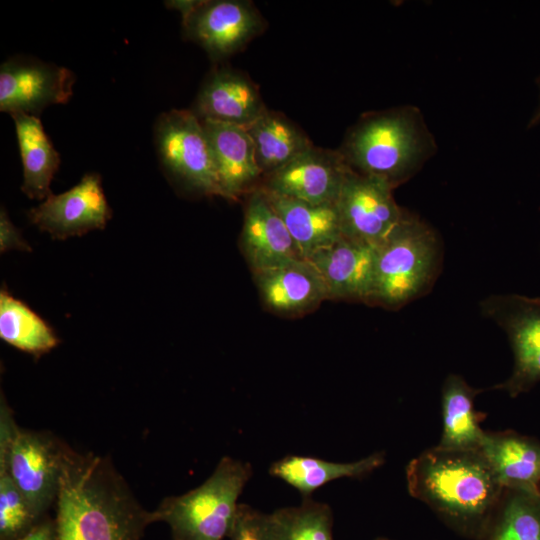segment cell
<instances>
[{
    "label": "cell",
    "instance_id": "cb8c5ba5",
    "mask_svg": "<svg viewBox=\"0 0 540 540\" xmlns=\"http://www.w3.org/2000/svg\"><path fill=\"white\" fill-rule=\"evenodd\" d=\"M262 176L285 166L313 146L307 134L284 114L268 108L248 127Z\"/></svg>",
    "mask_w": 540,
    "mask_h": 540
},
{
    "label": "cell",
    "instance_id": "1f68e13d",
    "mask_svg": "<svg viewBox=\"0 0 540 540\" xmlns=\"http://www.w3.org/2000/svg\"><path fill=\"white\" fill-rule=\"evenodd\" d=\"M199 2L200 1L198 0H173L166 1L165 4L166 6L177 10L183 18L193 11Z\"/></svg>",
    "mask_w": 540,
    "mask_h": 540
},
{
    "label": "cell",
    "instance_id": "5bb4252c",
    "mask_svg": "<svg viewBox=\"0 0 540 540\" xmlns=\"http://www.w3.org/2000/svg\"><path fill=\"white\" fill-rule=\"evenodd\" d=\"M240 246L253 273L303 259L282 218L259 187L247 194Z\"/></svg>",
    "mask_w": 540,
    "mask_h": 540
},
{
    "label": "cell",
    "instance_id": "d6a6232c",
    "mask_svg": "<svg viewBox=\"0 0 540 540\" xmlns=\"http://www.w3.org/2000/svg\"><path fill=\"white\" fill-rule=\"evenodd\" d=\"M536 83L539 90L538 103L534 112L531 115L530 120L528 121V124H527L528 129L534 128L540 124V75L538 76Z\"/></svg>",
    "mask_w": 540,
    "mask_h": 540
},
{
    "label": "cell",
    "instance_id": "f1b7e54d",
    "mask_svg": "<svg viewBox=\"0 0 540 540\" xmlns=\"http://www.w3.org/2000/svg\"><path fill=\"white\" fill-rule=\"evenodd\" d=\"M228 540H275L271 513L240 503Z\"/></svg>",
    "mask_w": 540,
    "mask_h": 540
},
{
    "label": "cell",
    "instance_id": "4fadbf2b",
    "mask_svg": "<svg viewBox=\"0 0 540 540\" xmlns=\"http://www.w3.org/2000/svg\"><path fill=\"white\" fill-rule=\"evenodd\" d=\"M111 216L101 177L96 173L85 174L77 185L64 193L51 194L28 212L31 223L61 240L103 229Z\"/></svg>",
    "mask_w": 540,
    "mask_h": 540
},
{
    "label": "cell",
    "instance_id": "44dd1931",
    "mask_svg": "<svg viewBox=\"0 0 540 540\" xmlns=\"http://www.w3.org/2000/svg\"><path fill=\"white\" fill-rule=\"evenodd\" d=\"M265 194L285 223L303 259L308 260L343 236L335 204L314 205Z\"/></svg>",
    "mask_w": 540,
    "mask_h": 540
},
{
    "label": "cell",
    "instance_id": "8992f818",
    "mask_svg": "<svg viewBox=\"0 0 540 540\" xmlns=\"http://www.w3.org/2000/svg\"><path fill=\"white\" fill-rule=\"evenodd\" d=\"M67 444L50 432L20 427L0 400V467L10 475L39 520L56 503Z\"/></svg>",
    "mask_w": 540,
    "mask_h": 540
},
{
    "label": "cell",
    "instance_id": "7402d4cb",
    "mask_svg": "<svg viewBox=\"0 0 540 540\" xmlns=\"http://www.w3.org/2000/svg\"><path fill=\"white\" fill-rule=\"evenodd\" d=\"M481 392L459 375L450 374L442 386V435L439 448L479 450L485 435L480 423L486 414L475 409V397Z\"/></svg>",
    "mask_w": 540,
    "mask_h": 540
},
{
    "label": "cell",
    "instance_id": "8fae6325",
    "mask_svg": "<svg viewBox=\"0 0 540 540\" xmlns=\"http://www.w3.org/2000/svg\"><path fill=\"white\" fill-rule=\"evenodd\" d=\"M75 81L68 68L31 57L10 58L0 67V110L38 116L50 105L67 103Z\"/></svg>",
    "mask_w": 540,
    "mask_h": 540
},
{
    "label": "cell",
    "instance_id": "2e32d148",
    "mask_svg": "<svg viewBox=\"0 0 540 540\" xmlns=\"http://www.w3.org/2000/svg\"><path fill=\"white\" fill-rule=\"evenodd\" d=\"M308 261L320 274L328 300L367 303L373 280L374 246L342 236Z\"/></svg>",
    "mask_w": 540,
    "mask_h": 540
},
{
    "label": "cell",
    "instance_id": "e0dca14e",
    "mask_svg": "<svg viewBox=\"0 0 540 540\" xmlns=\"http://www.w3.org/2000/svg\"><path fill=\"white\" fill-rule=\"evenodd\" d=\"M211 147L222 197L236 200L262 181L252 140L241 126L201 120Z\"/></svg>",
    "mask_w": 540,
    "mask_h": 540
},
{
    "label": "cell",
    "instance_id": "3957f363",
    "mask_svg": "<svg viewBox=\"0 0 540 540\" xmlns=\"http://www.w3.org/2000/svg\"><path fill=\"white\" fill-rule=\"evenodd\" d=\"M337 150L352 171L396 188L421 170L437 145L421 111L403 105L363 114Z\"/></svg>",
    "mask_w": 540,
    "mask_h": 540
},
{
    "label": "cell",
    "instance_id": "603a6c76",
    "mask_svg": "<svg viewBox=\"0 0 540 540\" xmlns=\"http://www.w3.org/2000/svg\"><path fill=\"white\" fill-rule=\"evenodd\" d=\"M23 165L22 191L30 199H46L52 194L51 181L60 166V155L50 142L37 116L11 115Z\"/></svg>",
    "mask_w": 540,
    "mask_h": 540
},
{
    "label": "cell",
    "instance_id": "4316f807",
    "mask_svg": "<svg viewBox=\"0 0 540 540\" xmlns=\"http://www.w3.org/2000/svg\"><path fill=\"white\" fill-rule=\"evenodd\" d=\"M275 540H334L333 512L324 502L302 498L296 506L271 512Z\"/></svg>",
    "mask_w": 540,
    "mask_h": 540
},
{
    "label": "cell",
    "instance_id": "30bf717a",
    "mask_svg": "<svg viewBox=\"0 0 540 540\" xmlns=\"http://www.w3.org/2000/svg\"><path fill=\"white\" fill-rule=\"evenodd\" d=\"M393 189L382 179L350 170L335 202L342 235L374 247L380 244L404 212Z\"/></svg>",
    "mask_w": 540,
    "mask_h": 540
},
{
    "label": "cell",
    "instance_id": "ffe728a7",
    "mask_svg": "<svg viewBox=\"0 0 540 540\" xmlns=\"http://www.w3.org/2000/svg\"><path fill=\"white\" fill-rule=\"evenodd\" d=\"M385 462L383 452H375L353 462H333L321 458L286 455L269 467L272 477L282 480L299 492L301 498L312 497L317 489L342 478H363Z\"/></svg>",
    "mask_w": 540,
    "mask_h": 540
},
{
    "label": "cell",
    "instance_id": "4dcf8cb0",
    "mask_svg": "<svg viewBox=\"0 0 540 540\" xmlns=\"http://www.w3.org/2000/svg\"><path fill=\"white\" fill-rule=\"evenodd\" d=\"M18 540H56L54 519L46 516L28 534Z\"/></svg>",
    "mask_w": 540,
    "mask_h": 540
},
{
    "label": "cell",
    "instance_id": "52a82bcc",
    "mask_svg": "<svg viewBox=\"0 0 540 540\" xmlns=\"http://www.w3.org/2000/svg\"><path fill=\"white\" fill-rule=\"evenodd\" d=\"M154 134L160 162L177 183L197 194L222 197L208 137L192 110L161 114Z\"/></svg>",
    "mask_w": 540,
    "mask_h": 540
},
{
    "label": "cell",
    "instance_id": "5b68a950",
    "mask_svg": "<svg viewBox=\"0 0 540 540\" xmlns=\"http://www.w3.org/2000/svg\"><path fill=\"white\" fill-rule=\"evenodd\" d=\"M252 475L249 462L224 456L202 484L164 498L151 511L152 522L166 523L172 540H228Z\"/></svg>",
    "mask_w": 540,
    "mask_h": 540
},
{
    "label": "cell",
    "instance_id": "d6986e66",
    "mask_svg": "<svg viewBox=\"0 0 540 540\" xmlns=\"http://www.w3.org/2000/svg\"><path fill=\"white\" fill-rule=\"evenodd\" d=\"M479 451L504 489L540 491V443L513 431H486Z\"/></svg>",
    "mask_w": 540,
    "mask_h": 540
},
{
    "label": "cell",
    "instance_id": "9a60e30c",
    "mask_svg": "<svg viewBox=\"0 0 540 540\" xmlns=\"http://www.w3.org/2000/svg\"><path fill=\"white\" fill-rule=\"evenodd\" d=\"M266 109L258 86L248 76L218 67L207 75L191 110L200 120L246 128Z\"/></svg>",
    "mask_w": 540,
    "mask_h": 540
},
{
    "label": "cell",
    "instance_id": "277c9868",
    "mask_svg": "<svg viewBox=\"0 0 540 540\" xmlns=\"http://www.w3.org/2000/svg\"><path fill=\"white\" fill-rule=\"evenodd\" d=\"M441 246L435 231L404 210L390 234L375 247L367 303L398 309L430 290L439 273Z\"/></svg>",
    "mask_w": 540,
    "mask_h": 540
},
{
    "label": "cell",
    "instance_id": "83f0119b",
    "mask_svg": "<svg viewBox=\"0 0 540 540\" xmlns=\"http://www.w3.org/2000/svg\"><path fill=\"white\" fill-rule=\"evenodd\" d=\"M40 521L8 472L0 467V540H18Z\"/></svg>",
    "mask_w": 540,
    "mask_h": 540
},
{
    "label": "cell",
    "instance_id": "836d02e7",
    "mask_svg": "<svg viewBox=\"0 0 540 540\" xmlns=\"http://www.w3.org/2000/svg\"><path fill=\"white\" fill-rule=\"evenodd\" d=\"M375 540H392V539H389V538H386V537H378Z\"/></svg>",
    "mask_w": 540,
    "mask_h": 540
},
{
    "label": "cell",
    "instance_id": "7a4b0ae2",
    "mask_svg": "<svg viewBox=\"0 0 540 540\" xmlns=\"http://www.w3.org/2000/svg\"><path fill=\"white\" fill-rule=\"evenodd\" d=\"M408 491L449 528L482 540L504 488L479 450L432 447L406 468Z\"/></svg>",
    "mask_w": 540,
    "mask_h": 540
},
{
    "label": "cell",
    "instance_id": "d4e9b609",
    "mask_svg": "<svg viewBox=\"0 0 540 540\" xmlns=\"http://www.w3.org/2000/svg\"><path fill=\"white\" fill-rule=\"evenodd\" d=\"M0 337L9 345L37 357L59 343L52 328L6 289L0 292Z\"/></svg>",
    "mask_w": 540,
    "mask_h": 540
},
{
    "label": "cell",
    "instance_id": "ac0fdd59",
    "mask_svg": "<svg viewBox=\"0 0 540 540\" xmlns=\"http://www.w3.org/2000/svg\"><path fill=\"white\" fill-rule=\"evenodd\" d=\"M263 304L282 316H300L328 300L326 286L316 268L305 259L254 272Z\"/></svg>",
    "mask_w": 540,
    "mask_h": 540
},
{
    "label": "cell",
    "instance_id": "7c38bea8",
    "mask_svg": "<svg viewBox=\"0 0 540 540\" xmlns=\"http://www.w3.org/2000/svg\"><path fill=\"white\" fill-rule=\"evenodd\" d=\"M351 169L338 150L312 146L262 178L267 193L314 205L335 204Z\"/></svg>",
    "mask_w": 540,
    "mask_h": 540
},
{
    "label": "cell",
    "instance_id": "484cf974",
    "mask_svg": "<svg viewBox=\"0 0 540 540\" xmlns=\"http://www.w3.org/2000/svg\"><path fill=\"white\" fill-rule=\"evenodd\" d=\"M482 540H540V491L504 489Z\"/></svg>",
    "mask_w": 540,
    "mask_h": 540
},
{
    "label": "cell",
    "instance_id": "ba28073f",
    "mask_svg": "<svg viewBox=\"0 0 540 540\" xmlns=\"http://www.w3.org/2000/svg\"><path fill=\"white\" fill-rule=\"evenodd\" d=\"M480 308L506 332L514 354L511 376L494 388L515 397L540 381V297L491 295Z\"/></svg>",
    "mask_w": 540,
    "mask_h": 540
},
{
    "label": "cell",
    "instance_id": "f546056e",
    "mask_svg": "<svg viewBox=\"0 0 540 540\" xmlns=\"http://www.w3.org/2000/svg\"><path fill=\"white\" fill-rule=\"evenodd\" d=\"M11 249L31 250L18 228L10 221L6 211L2 209L0 213V251L3 253Z\"/></svg>",
    "mask_w": 540,
    "mask_h": 540
},
{
    "label": "cell",
    "instance_id": "6da1fadb",
    "mask_svg": "<svg viewBox=\"0 0 540 540\" xmlns=\"http://www.w3.org/2000/svg\"><path fill=\"white\" fill-rule=\"evenodd\" d=\"M55 505L56 540H141L153 523L108 456L68 445Z\"/></svg>",
    "mask_w": 540,
    "mask_h": 540
},
{
    "label": "cell",
    "instance_id": "9c48e42d",
    "mask_svg": "<svg viewBox=\"0 0 540 540\" xmlns=\"http://www.w3.org/2000/svg\"><path fill=\"white\" fill-rule=\"evenodd\" d=\"M185 36L201 46L213 61L245 48L264 32L267 22L251 1H200L182 18Z\"/></svg>",
    "mask_w": 540,
    "mask_h": 540
}]
</instances>
